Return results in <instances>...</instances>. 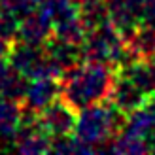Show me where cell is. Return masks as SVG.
<instances>
[{"mask_svg":"<svg viewBox=\"0 0 155 155\" xmlns=\"http://www.w3.org/2000/svg\"><path fill=\"white\" fill-rule=\"evenodd\" d=\"M104 4L108 8L110 21L123 36L142 25L146 0H104Z\"/></svg>","mask_w":155,"mask_h":155,"instance_id":"6","label":"cell"},{"mask_svg":"<svg viewBox=\"0 0 155 155\" xmlns=\"http://www.w3.org/2000/svg\"><path fill=\"white\" fill-rule=\"evenodd\" d=\"M110 151L114 153H148L150 151V144L146 142V138H142L140 134L125 129H119L117 134L114 136V140L110 144Z\"/></svg>","mask_w":155,"mask_h":155,"instance_id":"14","label":"cell"},{"mask_svg":"<svg viewBox=\"0 0 155 155\" xmlns=\"http://www.w3.org/2000/svg\"><path fill=\"white\" fill-rule=\"evenodd\" d=\"M129 53L138 61H151L155 57V28L148 25H138L133 32L125 36Z\"/></svg>","mask_w":155,"mask_h":155,"instance_id":"11","label":"cell"},{"mask_svg":"<svg viewBox=\"0 0 155 155\" xmlns=\"http://www.w3.org/2000/svg\"><path fill=\"white\" fill-rule=\"evenodd\" d=\"M25 112L19 102L0 97V138L6 142H13L23 125Z\"/></svg>","mask_w":155,"mask_h":155,"instance_id":"12","label":"cell"},{"mask_svg":"<svg viewBox=\"0 0 155 155\" xmlns=\"http://www.w3.org/2000/svg\"><path fill=\"white\" fill-rule=\"evenodd\" d=\"M142 23H144V25H148V27H153V28H155V0H146Z\"/></svg>","mask_w":155,"mask_h":155,"instance_id":"19","label":"cell"},{"mask_svg":"<svg viewBox=\"0 0 155 155\" xmlns=\"http://www.w3.org/2000/svg\"><path fill=\"white\" fill-rule=\"evenodd\" d=\"M83 57L89 61L110 64L114 68H119L134 59L127 49L125 36L114 27L112 21L87 32L83 42Z\"/></svg>","mask_w":155,"mask_h":155,"instance_id":"3","label":"cell"},{"mask_svg":"<svg viewBox=\"0 0 155 155\" xmlns=\"http://www.w3.org/2000/svg\"><path fill=\"white\" fill-rule=\"evenodd\" d=\"M123 117H125V114H121L112 100L110 102L104 100V102L87 106L78 112L72 134L83 146H87L91 153L100 151L102 146L108 140H112L123 127Z\"/></svg>","mask_w":155,"mask_h":155,"instance_id":"2","label":"cell"},{"mask_svg":"<svg viewBox=\"0 0 155 155\" xmlns=\"http://www.w3.org/2000/svg\"><path fill=\"white\" fill-rule=\"evenodd\" d=\"M80 15L85 23V27H87V32L110 21L104 0H85V2H80Z\"/></svg>","mask_w":155,"mask_h":155,"instance_id":"16","label":"cell"},{"mask_svg":"<svg viewBox=\"0 0 155 155\" xmlns=\"http://www.w3.org/2000/svg\"><path fill=\"white\" fill-rule=\"evenodd\" d=\"M44 51H45V55L63 70V76H64L66 70L74 68L78 63H81V59H85L83 57V45L59 40L55 36H51L49 40L44 44Z\"/></svg>","mask_w":155,"mask_h":155,"instance_id":"10","label":"cell"},{"mask_svg":"<svg viewBox=\"0 0 155 155\" xmlns=\"http://www.w3.org/2000/svg\"><path fill=\"white\" fill-rule=\"evenodd\" d=\"M51 144H53V138L38 125L36 117L34 121H28V117L25 115L17 136L13 138V150L19 153L36 155V153L51 151Z\"/></svg>","mask_w":155,"mask_h":155,"instance_id":"8","label":"cell"},{"mask_svg":"<svg viewBox=\"0 0 155 155\" xmlns=\"http://www.w3.org/2000/svg\"><path fill=\"white\" fill-rule=\"evenodd\" d=\"M51 36H53V21L42 8H38L36 12L28 13L27 17H23L19 21L17 40H21V42L44 45Z\"/></svg>","mask_w":155,"mask_h":155,"instance_id":"9","label":"cell"},{"mask_svg":"<svg viewBox=\"0 0 155 155\" xmlns=\"http://www.w3.org/2000/svg\"><path fill=\"white\" fill-rule=\"evenodd\" d=\"M53 36L59 38V40L70 42V44L83 45L85 36H87V27H85L81 15L78 13L74 17H68L64 21L55 23V25H53Z\"/></svg>","mask_w":155,"mask_h":155,"instance_id":"15","label":"cell"},{"mask_svg":"<svg viewBox=\"0 0 155 155\" xmlns=\"http://www.w3.org/2000/svg\"><path fill=\"white\" fill-rule=\"evenodd\" d=\"M150 98L151 97L148 95V93H144L136 83H133L129 78H125L123 74H119L117 70H115V80H114V85H112L110 100L114 102V106L117 108L121 114L129 115L130 112H134L140 106H144Z\"/></svg>","mask_w":155,"mask_h":155,"instance_id":"7","label":"cell"},{"mask_svg":"<svg viewBox=\"0 0 155 155\" xmlns=\"http://www.w3.org/2000/svg\"><path fill=\"white\" fill-rule=\"evenodd\" d=\"M115 68L85 59L61 78V98L76 112L110 98Z\"/></svg>","mask_w":155,"mask_h":155,"instance_id":"1","label":"cell"},{"mask_svg":"<svg viewBox=\"0 0 155 155\" xmlns=\"http://www.w3.org/2000/svg\"><path fill=\"white\" fill-rule=\"evenodd\" d=\"M146 63L150 66V72H151V78H153V85H155V57L151 61H146Z\"/></svg>","mask_w":155,"mask_h":155,"instance_id":"21","label":"cell"},{"mask_svg":"<svg viewBox=\"0 0 155 155\" xmlns=\"http://www.w3.org/2000/svg\"><path fill=\"white\" fill-rule=\"evenodd\" d=\"M59 98H61L59 78H32V80H28L27 85V93L23 98V110L38 114Z\"/></svg>","mask_w":155,"mask_h":155,"instance_id":"5","label":"cell"},{"mask_svg":"<svg viewBox=\"0 0 155 155\" xmlns=\"http://www.w3.org/2000/svg\"><path fill=\"white\" fill-rule=\"evenodd\" d=\"M28 85V78L10 66V63H0V97L23 102Z\"/></svg>","mask_w":155,"mask_h":155,"instance_id":"13","label":"cell"},{"mask_svg":"<svg viewBox=\"0 0 155 155\" xmlns=\"http://www.w3.org/2000/svg\"><path fill=\"white\" fill-rule=\"evenodd\" d=\"M76 117H78V112L70 104H66L63 98L51 102L49 106H45L42 112L36 114L38 125H40L51 138L72 134L74 127H76Z\"/></svg>","mask_w":155,"mask_h":155,"instance_id":"4","label":"cell"},{"mask_svg":"<svg viewBox=\"0 0 155 155\" xmlns=\"http://www.w3.org/2000/svg\"><path fill=\"white\" fill-rule=\"evenodd\" d=\"M12 44L13 42H8V40H2V38H0V63H6V61H8V55H10V49H12Z\"/></svg>","mask_w":155,"mask_h":155,"instance_id":"20","label":"cell"},{"mask_svg":"<svg viewBox=\"0 0 155 155\" xmlns=\"http://www.w3.org/2000/svg\"><path fill=\"white\" fill-rule=\"evenodd\" d=\"M78 2H85V0H78Z\"/></svg>","mask_w":155,"mask_h":155,"instance_id":"22","label":"cell"},{"mask_svg":"<svg viewBox=\"0 0 155 155\" xmlns=\"http://www.w3.org/2000/svg\"><path fill=\"white\" fill-rule=\"evenodd\" d=\"M19 34V19L0 8V38L8 42H15Z\"/></svg>","mask_w":155,"mask_h":155,"instance_id":"18","label":"cell"},{"mask_svg":"<svg viewBox=\"0 0 155 155\" xmlns=\"http://www.w3.org/2000/svg\"><path fill=\"white\" fill-rule=\"evenodd\" d=\"M40 4H42V0H0V8L15 15L19 21L23 17H27L28 13L36 12L40 8Z\"/></svg>","mask_w":155,"mask_h":155,"instance_id":"17","label":"cell"}]
</instances>
